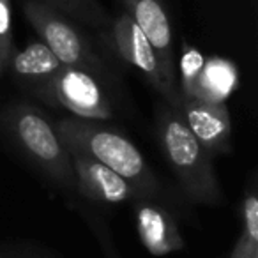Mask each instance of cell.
Here are the masks:
<instances>
[{"label": "cell", "mask_w": 258, "mask_h": 258, "mask_svg": "<svg viewBox=\"0 0 258 258\" xmlns=\"http://www.w3.org/2000/svg\"><path fill=\"white\" fill-rule=\"evenodd\" d=\"M55 129L69 154L85 156L117 172L133 184L142 200L158 193L159 182L144 154L117 129L78 117L62 118Z\"/></svg>", "instance_id": "obj_1"}, {"label": "cell", "mask_w": 258, "mask_h": 258, "mask_svg": "<svg viewBox=\"0 0 258 258\" xmlns=\"http://www.w3.org/2000/svg\"><path fill=\"white\" fill-rule=\"evenodd\" d=\"M158 137L163 154L187 198L204 205L221 204V187L212 166V156L202 147L182 115L172 106L159 111Z\"/></svg>", "instance_id": "obj_2"}, {"label": "cell", "mask_w": 258, "mask_h": 258, "mask_svg": "<svg viewBox=\"0 0 258 258\" xmlns=\"http://www.w3.org/2000/svg\"><path fill=\"white\" fill-rule=\"evenodd\" d=\"M9 133L37 166L53 180L75 186L71 154L64 147L57 129L37 108L16 104L6 113Z\"/></svg>", "instance_id": "obj_3"}, {"label": "cell", "mask_w": 258, "mask_h": 258, "mask_svg": "<svg viewBox=\"0 0 258 258\" xmlns=\"http://www.w3.org/2000/svg\"><path fill=\"white\" fill-rule=\"evenodd\" d=\"M36 94L85 120H104L113 115V108L103 87L92 73L85 69L62 66L53 78L37 87Z\"/></svg>", "instance_id": "obj_4"}, {"label": "cell", "mask_w": 258, "mask_h": 258, "mask_svg": "<svg viewBox=\"0 0 258 258\" xmlns=\"http://www.w3.org/2000/svg\"><path fill=\"white\" fill-rule=\"evenodd\" d=\"M23 13L30 25L39 34L41 41L53 51L62 66L80 68L85 71L99 68V62L90 50V44L80 34V30L60 15V11L43 2L30 0L23 6Z\"/></svg>", "instance_id": "obj_5"}, {"label": "cell", "mask_w": 258, "mask_h": 258, "mask_svg": "<svg viewBox=\"0 0 258 258\" xmlns=\"http://www.w3.org/2000/svg\"><path fill=\"white\" fill-rule=\"evenodd\" d=\"M113 41L115 48L120 53L127 64L137 68L149 82L154 85V89L168 101V104L173 110L179 111L180 106V92L166 83L165 76H163L161 66H159V58L156 55L152 44L144 36L137 23L129 18L127 13L120 15L113 23Z\"/></svg>", "instance_id": "obj_6"}, {"label": "cell", "mask_w": 258, "mask_h": 258, "mask_svg": "<svg viewBox=\"0 0 258 258\" xmlns=\"http://www.w3.org/2000/svg\"><path fill=\"white\" fill-rule=\"evenodd\" d=\"M179 113L211 156L226 154L232 149V118L225 103L180 97Z\"/></svg>", "instance_id": "obj_7"}, {"label": "cell", "mask_w": 258, "mask_h": 258, "mask_svg": "<svg viewBox=\"0 0 258 258\" xmlns=\"http://www.w3.org/2000/svg\"><path fill=\"white\" fill-rule=\"evenodd\" d=\"M129 18L152 44L159 58L163 76L172 89L175 87V62H173V43L170 20L161 0H122Z\"/></svg>", "instance_id": "obj_8"}, {"label": "cell", "mask_w": 258, "mask_h": 258, "mask_svg": "<svg viewBox=\"0 0 258 258\" xmlns=\"http://www.w3.org/2000/svg\"><path fill=\"white\" fill-rule=\"evenodd\" d=\"M75 186L83 197L99 204L117 205L127 200H142L131 182L108 166L80 154H71Z\"/></svg>", "instance_id": "obj_9"}, {"label": "cell", "mask_w": 258, "mask_h": 258, "mask_svg": "<svg viewBox=\"0 0 258 258\" xmlns=\"http://www.w3.org/2000/svg\"><path fill=\"white\" fill-rule=\"evenodd\" d=\"M137 230L144 247L154 256H165L186 247L175 218L161 205L142 200L137 207Z\"/></svg>", "instance_id": "obj_10"}, {"label": "cell", "mask_w": 258, "mask_h": 258, "mask_svg": "<svg viewBox=\"0 0 258 258\" xmlns=\"http://www.w3.org/2000/svg\"><path fill=\"white\" fill-rule=\"evenodd\" d=\"M13 75L29 85L41 87L62 68V62L43 41H32L11 58Z\"/></svg>", "instance_id": "obj_11"}, {"label": "cell", "mask_w": 258, "mask_h": 258, "mask_svg": "<svg viewBox=\"0 0 258 258\" xmlns=\"http://www.w3.org/2000/svg\"><path fill=\"white\" fill-rule=\"evenodd\" d=\"M235 76L237 75L233 66L225 60L216 58L209 64H204L195 97L214 101V103H223L225 97L232 92L233 85H235Z\"/></svg>", "instance_id": "obj_12"}, {"label": "cell", "mask_w": 258, "mask_h": 258, "mask_svg": "<svg viewBox=\"0 0 258 258\" xmlns=\"http://www.w3.org/2000/svg\"><path fill=\"white\" fill-rule=\"evenodd\" d=\"M204 64V55L198 50H195L193 46L184 44L182 58H180V87H182L180 97H195Z\"/></svg>", "instance_id": "obj_13"}, {"label": "cell", "mask_w": 258, "mask_h": 258, "mask_svg": "<svg viewBox=\"0 0 258 258\" xmlns=\"http://www.w3.org/2000/svg\"><path fill=\"white\" fill-rule=\"evenodd\" d=\"M57 11L68 13L76 18H82L89 23H104L106 16L104 11L99 8V4H90L89 0H37Z\"/></svg>", "instance_id": "obj_14"}, {"label": "cell", "mask_w": 258, "mask_h": 258, "mask_svg": "<svg viewBox=\"0 0 258 258\" xmlns=\"http://www.w3.org/2000/svg\"><path fill=\"white\" fill-rule=\"evenodd\" d=\"M240 218H242L240 239L253 247H258V197L254 189H249L244 197L240 204Z\"/></svg>", "instance_id": "obj_15"}, {"label": "cell", "mask_w": 258, "mask_h": 258, "mask_svg": "<svg viewBox=\"0 0 258 258\" xmlns=\"http://www.w3.org/2000/svg\"><path fill=\"white\" fill-rule=\"evenodd\" d=\"M0 50L11 58L13 30H11V2L0 0Z\"/></svg>", "instance_id": "obj_16"}, {"label": "cell", "mask_w": 258, "mask_h": 258, "mask_svg": "<svg viewBox=\"0 0 258 258\" xmlns=\"http://www.w3.org/2000/svg\"><path fill=\"white\" fill-rule=\"evenodd\" d=\"M230 258H258V247H253L239 237V240L233 246V251Z\"/></svg>", "instance_id": "obj_17"}, {"label": "cell", "mask_w": 258, "mask_h": 258, "mask_svg": "<svg viewBox=\"0 0 258 258\" xmlns=\"http://www.w3.org/2000/svg\"><path fill=\"white\" fill-rule=\"evenodd\" d=\"M8 62H9V57L4 53V51L0 50V75H2V71H4V68L8 66Z\"/></svg>", "instance_id": "obj_18"}, {"label": "cell", "mask_w": 258, "mask_h": 258, "mask_svg": "<svg viewBox=\"0 0 258 258\" xmlns=\"http://www.w3.org/2000/svg\"><path fill=\"white\" fill-rule=\"evenodd\" d=\"M104 246H106V258H118L117 256V254H115V251L113 249H111V246H110V244H104Z\"/></svg>", "instance_id": "obj_19"}, {"label": "cell", "mask_w": 258, "mask_h": 258, "mask_svg": "<svg viewBox=\"0 0 258 258\" xmlns=\"http://www.w3.org/2000/svg\"><path fill=\"white\" fill-rule=\"evenodd\" d=\"M89 2H90V4H97V2H96V0H89Z\"/></svg>", "instance_id": "obj_20"}]
</instances>
